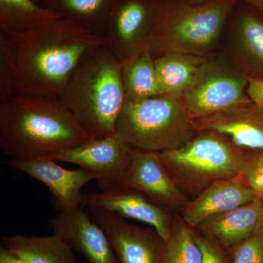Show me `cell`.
Listing matches in <instances>:
<instances>
[{
    "instance_id": "f1b7e54d",
    "label": "cell",
    "mask_w": 263,
    "mask_h": 263,
    "mask_svg": "<svg viewBox=\"0 0 263 263\" xmlns=\"http://www.w3.org/2000/svg\"><path fill=\"white\" fill-rule=\"evenodd\" d=\"M247 95L252 103L263 108V79L249 77Z\"/></svg>"
},
{
    "instance_id": "7402d4cb",
    "label": "cell",
    "mask_w": 263,
    "mask_h": 263,
    "mask_svg": "<svg viewBox=\"0 0 263 263\" xmlns=\"http://www.w3.org/2000/svg\"><path fill=\"white\" fill-rule=\"evenodd\" d=\"M62 18L34 0H0V27L6 34H19Z\"/></svg>"
},
{
    "instance_id": "3957f363",
    "label": "cell",
    "mask_w": 263,
    "mask_h": 263,
    "mask_svg": "<svg viewBox=\"0 0 263 263\" xmlns=\"http://www.w3.org/2000/svg\"><path fill=\"white\" fill-rule=\"evenodd\" d=\"M60 100L93 138L116 133L126 97L122 62L105 43L81 60Z\"/></svg>"
},
{
    "instance_id": "2e32d148",
    "label": "cell",
    "mask_w": 263,
    "mask_h": 263,
    "mask_svg": "<svg viewBox=\"0 0 263 263\" xmlns=\"http://www.w3.org/2000/svg\"><path fill=\"white\" fill-rule=\"evenodd\" d=\"M257 195L241 176L214 181L183 212V220L190 228L217 214L233 210L255 199Z\"/></svg>"
},
{
    "instance_id": "83f0119b",
    "label": "cell",
    "mask_w": 263,
    "mask_h": 263,
    "mask_svg": "<svg viewBox=\"0 0 263 263\" xmlns=\"http://www.w3.org/2000/svg\"><path fill=\"white\" fill-rule=\"evenodd\" d=\"M14 77L8 53L0 46V102L14 96Z\"/></svg>"
},
{
    "instance_id": "9c48e42d",
    "label": "cell",
    "mask_w": 263,
    "mask_h": 263,
    "mask_svg": "<svg viewBox=\"0 0 263 263\" xmlns=\"http://www.w3.org/2000/svg\"><path fill=\"white\" fill-rule=\"evenodd\" d=\"M133 148L117 133L93 138L72 148L48 156L57 162L77 164L96 175L101 191L120 186L131 162Z\"/></svg>"
},
{
    "instance_id": "e0dca14e",
    "label": "cell",
    "mask_w": 263,
    "mask_h": 263,
    "mask_svg": "<svg viewBox=\"0 0 263 263\" xmlns=\"http://www.w3.org/2000/svg\"><path fill=\"white\" fill-rule=\"evenodd\" d=\"M209 233L223 248L231 250L263 228V201L256 197L252 201L213 216L199 226Z\"/></svg>"
},
{
    "instance_id": "cb8c5ba5",
    "label": "cell",
    "mask_w": 263,
    "mask_h": 263,
    "mask_svg": "<svg viewBox=\"0 0 263 263\" xmlns=\"http://www.w3.org/2000/svg\"><path fill=\"white\" fill-rule=\"evenodd\" d=\"M166 246L165 263H202V252L194 231L183 221L173 222L171 238Z\"/></svg>"
},
{
    "instance_id": "7a4b0ae2",
    "label": "cell",
    "mask_w": 263,
    "mask_h": 263,
    "mask_svg": "<svg viewBox=\"0 0 263 263\" xmlns=\"http://www.w3.org/2000/svg\"><path fill=\"white\" fill-rule=\"evenodd\" d=\"M93 138L59 98L15 95L0 102V147L10 160L48 157Z\"/></svg>"
},
{
    "instance_id": "30bf717a",
    "label": "cell",
    "mask_w": 263,
    "mask_h": 263,
    "mask_svg": "<svg viewBox=\"0 0 263 263\" xmlns=\"http://www.w3.org/2000/svg\"><path fill=\"white\" fill-rule=\"evenodd\" d=\"M107 235L119 263H165L166 242L153 228L126 221L114 213L88 209Z\"/></svg>"
},
{
    "instance_id": "ffe728a7",
    "label": "cell",
    "mask_w": 263,
    "mask_h": 263,
    "mask_svg": "<svg viewBox=\"0 0 263 263\" xmlns=\"http://www.w3.org/2000/svg\"><path fill=\"white\" fill-rule=\"evenodd\" d=\"M116 0H41L40 4L81 28L103 36Z\"/></svg>"
},
{
    "instance_id": "1f68e13d",
    "label": "cell",
    "mask_w": 263,
    "mask_h": 263,
    "mask_svg": "<svg viewBox=\"0 0 263 263\" xmlns=\"http://www.w3.org/2000/svg\"><path fill=\"white\" fill-rule=\"evenodd\" d=\"M157 1H177L185 2V3H205L211 0H157Z\"/></svg>"
},
{
    "instance_id": "44dd1931",
    "label": "cell",
    "mask_w": 263,
    "mask_h": 263,
    "mask_svg": "<svg viewBox=\"0 0 263 263\" xmlns=\"http://www.w3.org/2000/svg\"><path fill=\"white\" fill-rule=\"evenodd\" d=\"M122 81L126 102H136L160 96L161 91L155 57L149 50L142 49L122 62Z\"/></svg>"
},
{
    "instance_id": "7c38bea8",
    "label": "cell",
    "mask_w": 263,
    "mask_h": 263,
    "mask_svg": "<svg viewBox=\"0 0 263 263\" xmlns=\"http://www.w3.org/2000/svg\"><path fill=\"white\" fill-rule=\"evenodd\" d=\"M82 206L114 213L124 219L146 223L155 229L166 243L171 238L174 221L169 213L133 189L119 186L100 193L84 195Z\"/></svg>"
},
{
    "instance_id": "d6a6232c",
    "label": "cell",
    "mask_w": 263,
    "mask_h": 263,
    "mask_svg": "<svg viewBox=\"0 0 263 263\" xmlns=\"http://www.w3.org/2000/svg\"><path fill=\"white\" fill-rule=\"evenodd\" d=\"M34 1L37 2V3H40L41 2V0H34Z\"/></svg>"
},
{
    "instance_id": "d6986e66",
    "label": "cell",
    "mask_w": 263,
    "mask_h": 263,
    "mask_svg": "<svg viewBox=\"0 0 263 263\" xmlns=\"http://www.w3.org/2000/svg\"><path fill=\"white\" fill-rule=\"evenodd\" d=\"M161 95L181 98L207 61L202 57L166 53L155 57Z\"/></svg>"
},
{
    "instance_id": "277c9868",
    "label": "cell",
    "mask_w": 263,
    "mask_h": 263,
    "mask_svg": "<svg viewBox=\"0 0 263 263\" xmlns=\"http://www.w3.org/2000/svg\"><path fill=\"white\" fill-rule=\"evenodd\" d=\"M237 1H160V16L143 49L154 57L166 53L202 57L220 36Z\"/></svg>"
},
{
    "instance_id": "8992f818",
    "label": "cell",
    "mask_w": 263,
    "mask_h": 263,
    "mask_svg": "<svg viewBox=\"0 0 263 263\" xmlns=\"http://www.w3.org/2000/svg\"><path fill=\"white\" fill-rule=\"evenodd\" d=\"M215 132L192 138L186 144L160 153L171 175L190 188L240 176L247 153Z\"/></svg>"
},
{
    "instance_id": "5b68a950",
    "label": "cell",
    "mask_w": 263,
    "mask_h": 263,
    "mask_svg": "<svg viewBox=\"0 0 263 263\" xmlns=\"http://www.w3.org/2000/svg\"><path fill=\"white\" fill-rule=\"evenodd\" d=\"M195 129L181 98L160 95L126 102L116 133L133 148L161 153L186 144Z\"/></svg>"
},
{
    "instance_id": "484cf974",
    "label": "cell",
    "mask_w": 263,
    "mask_h": 263,
    "mask_svg": "<svg viewBox=\"0 0 263 263\" xmlns=\"http://www.w3.org/2000/svg\"><path fill=\"white\" fill-rule=\"evenodd\" d=\"M253 152L247 153L240 176L257 197L263 200V151Z\"/></svg>"
},
{
    "instance_id": "6da1fadb",
    "label": "cell",
    "mask_w": 263,
    "mask_h": 263,
    "mask_svg": "<svg viewBox=\"0 0 263 263\" xmlns=\"http://www.w3.org/2000/svg\"><path fill=\"white\" fill-rule=\"evenodd\" d=\"M103 43V36L63 18L27 32H0V46L13 68L15 95L60 99L81 60Z\"/></svg>"
},
{
    "instance_id": "603a6c76",
    "label": "cell",
    "mask_w": 263,
    "mask_h": 263,
    "mask_svg": "<svg viewBox=\"0 0 263 263\" xmlns=\"http://www.w3.org/2000/svg\"><path fill=\"white\" fill-rule=\"evenodd\" d=\"M236 37L249 77L263 79V14L255 9L242 12L236 21Z\"/></svg>"
},
{
    "instance_id": "8fae6325",
    "label": "cell",
    "mask_w": 263,
    "mask_h": 263,
    "mask_svg": "<svg viewBox=\"0 0 263 263\" xmlns=\"http://www.w3.org/2000/svg\"><path fill=\"white\" fill-rule=\"evenodd\" d=\"M10 165L17 171L46 185L52 195V203L57 212H65L82 206V189L97 180L96 175L86 170H70L51 159L10 160Z\"/></svg>"
},
{
    "instance_id": "ba28073f",
    "label": "cell",
    "mask_w": 263,
    "mask_h": 263,
    "mask_svg": "<svg viewBox=\"0 0 263 263\" xmlns=\"http://www.w3.org/2000/svg\"><path fill=\"white\" fill-rule=\"evenodd\" d=\"M160 11L157 0H116L103 37L121 62L143 49Z\"/></svg>"
},
{
    "instance_id": "4316f807",
    "label": "cell",
    "mask_w": 263,
    "mask_h": 263,
    "mask_svg": "<svg viewBox=\"0 0 263 263\" xmlns=\"http://www.w3.org/2000/svg\"><path fill=\"white\" fill-rule=\"evenodd\" d=\"M194 237L202 254V263H230L224 248L217 242L194 232Z\"/></svg>"
},
{
    "instance_id": "52a82bcc",
    "label": "cell",
    "mask_w": 263,
    "mask_h": 263,
    "mask_svg": "<svg viewBox=\"0 0 263 263\" xmlns=\"http://www.w3.org/2000/svg\"><path fill=\"white\" fill-rule=\"evenodd\" d=\"M249 76L207 62L181 100L193 121L221 113L247 101Z\"/></svg>"
},
{
    "instance_id": "d4e9b609",
    "label": "cell",
    "mask_w": 263,
    "mask_h": 263,
    "mask_svg": "<svg viewBox=\"0 0 263 263\" xmlns=\"http://www.w3.org/2000/svg\"><path fill=\"white\" fill-rule=\"evenodd\" d=\"M230 252V263H263V228Z\"/></svg>"
},
{
    "instance_id": "4fadbf2b",
    "label": "cell",
    "mask_w": 263,
    "mask_h": 263,
    "mask_svg": "<svg viewBox=\"0 0 263 263\" xmlns=\"http://www.w3.org/2000/svg\"><path fill=\"white\" fill-rule=\"evenodd\" d=\"M120 186L136 190L163 208L178 207L184 201L159 152L133 148L130 164Z\"/></svg>"
},
{
    "instance_id": "836d02e7",
    "label": "cell",
    "mask_w": 263,
    "mask_h": 263,
    "mask_svg": "<svg viewBox=\"0 0 263 263\" xmlns=\"http://www.w3.org/2000/svg\"><path fill=\"white\" fill-rule=\"evenodd\" d=\"M262 201H263V200H262Z\"/></svg>"
},
{
    "instance_id": "5bb4252c",
    "label": "cell",
    "mask_w": 263,
    "mask_h": 263,
    "mask_svg": "<svg viewBox=\"0 0 263 263\" xmlns=\"http://www.w3.org/2000/svg\"><path fill=\"white\" fill-rule=\"evenodd\" d=\"M48 223L54 234L82 254L89 263H119L105 230L85 208L57 212Z\"/></svg>"
},
{
    "instance_id": "ac0fdd59",
    "label": "cell",
    "mask_w": 263,
    "mask_h": 263,
    "mask_svg": "<svg viewBox=\"0 0 263 263\" xmlns=\"http://www.w3.org/2000/svg\"><path fill=\"white\" fill-rule=\"evenodd\" d=\"M1 247L29 263H77L73 249L54 233L48 236L4 235Z\"/></svg>"
},
{
    "instance_id": "f546056e",
    "label": "cell",
    "mask_w": 263,
    "mask_h": 263,
    "mask_svg": "<svg viewBox=\"0 0 263 263\" xmlns=\"http://www.w3.org/2000/svg\"><path fill=\"white\" fill-rule=\"evenodd\" d=\"M0 263H29L8 252L3 247H0Z\"/></svg>"
},
{
    "instance_id": "4dcf8cb0",
    "label": "cell",
    "mask_w": 263,
    "mask_h": 263,
    "mask_svg": "<svg viewBox=\"0 0 263 263\" xmlns=\"http://www.w3.org/2000/svg\"><path fill=\"white\" fill-rule=\"evenodd\" d=\"M243 1L263 14V0H243Z\"/></svg>"
},
{
    "instance_id": "9a60e30c",
    "label": "cell",
    "mask_w": 263,
    "mask_h": 263,
    "mask_svg": "<svg viewBox=\"0 0 263 263\" xmlns=\"http://www.w3.org/2000/svg\"><path fill=\"white\" fill-rule=\"evenodd\" d=\"M194 123L196 129L215 132L242 149L263 151V108L249 99Z\"/></svg>"
}]
</instances>
